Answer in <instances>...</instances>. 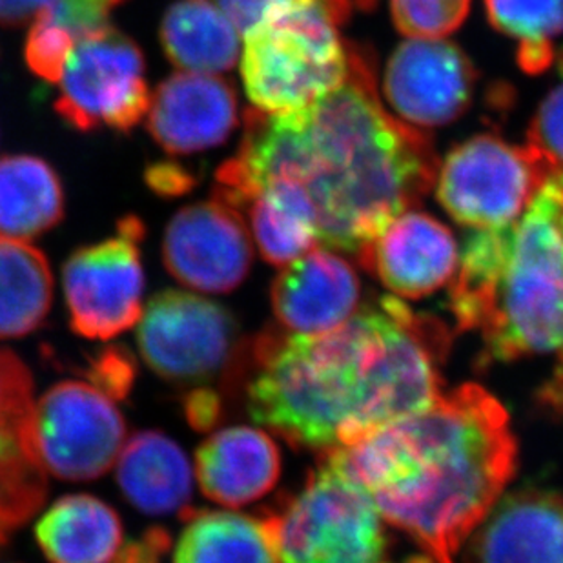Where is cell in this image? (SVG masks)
I'll use <instances>...</instances> for the list:
<instances>
[{
  "label": "cell",
  "instance_id": "1",
  "mask_svg": "<svg viewBox=\"0 0 563 563\" xmlns=\"http://www.w3.org/2000/svg\"><path fill=\"white\" fill-rule=\"evenodd\" d=\"M437 176L431 141L385 110L373 68L351 48L343 85L319 101L298 112L246 113L216 197L241 210L266 185L288 183L309 202L319 245L357 254L415 208Z\"/></svg>",
  "mask_w": 563,
  "mask_h": 563
},
{
  "label": "cell",
  "instance_id": "2",
  "mask_svg": "<svg viewBox=\"0 0 563 563\" xmlns=\"http://www.w3.org/2000/svg\"><path fill=\"white\" fill-rule=\"evenodd\" d=\"M449 346L441 321L396 298L321 334L266 332L255 341L246 410L290 445H349L434 401Z\"/></svg>",
  "mask_w": 563,
  "mask_h": 563
},
{
  "label": "cell",
  "instance_id": "3",
  "mask_svg": "<svg viewBox=\"0 0 563 563\" xmlns=\"http://www.w3.org/2000/svg\"><path fill=\"white\" fill-rule=\"evenodd\" d=\"M334 449L379 515L434 563H454L518 460L507 410L476 383Z\"/></svg>",
  "mask_w": 563,
  "mask_h": 563
},
{
  "label": "cell",
  "instance_id": "4",
  "mask_svg": "<svg viewBox=\"0 0 563 563\" xmlns=\"http://www.w3.org/2000/svg\"><path fill=\"white\" fill-rule=\"evenodd\" d=\"M449 310L457 329L478 332L487 362L563 363V232L545 185L515 223L468 238Z\"/></svg>",
  "mask_w": 563,
  "mask_h": 563
},
{
  "label": "cell",
  "instance_id": "5",
  "mask_svg": "<svg viewBox=\"0 0 563 563\" xmlns=\"http://www.w3.org/2000/svg\"><path fill=\"white\" fill-rule=\"evenodd\" d=\"M338 24L318 0H285L245 33L241 74L257 110L298 112L343 85L351 48Z\"/></svg>",
  "mask_w": 563,
  "mask_h": 563
},
{
  "label": "cell",
  "instance_id": "6",
  "mask_svg": "<svg viewBox=\"0 0 563 563\" xmlns=\"http://www.w3.org/2000/svg\"><path fill=\"white\" fill-rule=\"evenodd\" d=\"M265 523L279 563H376L387 548L373 496L335 449Z\"/></svg>",
  "mask_w": 563,
  "mask_h": 563
},
{
  "label": "cell",
  "instance_id": "7",
  "mask_svg": "<svg viewBox=\"0 0 563 563\" xmlns=\"http://www.w3.org/2000/svg\"><path fill=\"white\" fill-rule=\"evenodd\" d=\"M438 172L441 207L454 221L474 230L515 223L553 177L527 146H512L495 135L460 144Z\"/></svg>",
  "mask_w": 563,
  "mask_h": 563
},
{
  "label": "cell",
  "instance_id": "8",
  "mask_svg": "<svg viewBox=\"0 0 563 563\" xmlns=\"http://www.w3.org/2000/svg\"><path fill=\"white\" fill-rule=\"evenodd\" d=\"M57 82V112L82 132L96 128L128 132L148 112L143 54L112 27L80 41Z\"/></svg>",
  "mask_w": 563,
  "mask_h": 563
},
{
  "label": "cell",
  "instance_id": "9",
  "mask_svg": "<svg viewBox=\"0 0 563 563\" xmlns=\"http://www.w3.org/2000/svg\"><path fill=\"white\" fill-rule=\"evenodd\" d=\"M144 227L124 218L110 240L75 252L64 265L63 283L71 327L88 340H112L143 316Z\"/></svg>",
  "mask_w": 563,
  "mask_h": 563
},
{
  "label": "cell",
  "instance_id": "10",
  "mask_svg": "<svg viewBox=\"0 0 563 563\" xmlns=\"http://www.w3.org/2000/svg\"><path fill=\"white\" fill-rule=\"evenodd\" d=\"M126 440L112 399L82 382L57 383L35 405V441L44 471L68 482L101 478Z\"/></svg>",
  "mask_w": 563,
  "mask_h": 563
},
{
  "label": "cell",
  "instance_id": "11",
  "mask_svg": "<svg viewBox=\"0 0 563 563\" xmlns=\"http://www.w3.org/2000/svg\"><path fill=\"white\" fill-rule=\"evenodd\" d=\"M235 338L238 323L229 310L181 290L157 294L139 319L143 360L168 382L212 379L234 354Z\"/></svg>",
  "mask_w": 563,
  "mask_h": 563
},
{
  "label": "cell",
  "instance_id": "12",
  "mask_svg": "<svg viewBox=\"0 0 563 563\" xmlns=\"http://www.w3.org/2000/svg\"><path fill=\"white\" fill-rule=\"evenodd\" d=\"M163 260L177 282L199 292L240 287L252 265L251 238L240 210L218 197L183 208L166 229Z\"/></svg>",
  "mask_w": 563,
  "mask_h": 563
},
{
  "label": "cell",
  "instance_id": "13",
  "mask_svg": "<svg viewBox=\"0 0 563 563\" xmlns=\"http://www.w3.org/2000/svg\"><path fill=\"white\" fill-rule=\"evenodd\" d=\"M476 71L467 55L440 38H412L394 52L385 96L394 112L415 126L456 121L473 101Z\"/></svg>",
  "mask_w": 563,
  "mask_h": 563
},
{
  "label": "cell",
  "instance_id": "14",
  "mask_svg": "<svg viewBox=\"0 0 563 563\" xmlns=\"http://www.w3.org/2000/svg\"><path fill=\"white\" fill-rule=\"evenodd\" d=\"M46 490L35 441L32 376L13 352L0 349V532L30 520Z\"/></svg>",
  "mask_w": 563,
  "mask_h": 563
},
{
  "label": "cell",
  "instance_id": "15",
  "mask_svg": "<svg viewBox=\"0 0 563 563\" xmlns=\"http://www.w3.org/2000/svg\"><path fill=\"white\" fill-rule=\"evenodd\" d=\"M357 255L388 290L409 299L437 292L457 268L451 230L427 213L410 210L393 219Z\"/></svg>",
  "mask_w": 563,
  "mask_h": 563
},
{
  "label": "cell",
  "instance_id": "16",
  "mask_svg": "<svg viewBox=\"0 0 563 563\" xmlns=\"http://www.w3.org/2000/svg\"><path fill=\"white\" fill-rule=\"evenodd\" d=\"M463 563H563V493L521 489L498 498Z\"/></svg>",
  "mask_w": 563,
  "mask_h": 563
},
{
  "label": "cell",
  "instance_id": "17",
  "mask_svg": "<svg viewBox=\"0 0 563 563\" xmlns=\"http://www.w3.org/2000/svg\"><path fill=\"white\" fill-rule=\"evenodd\" d=\"M235 124L234 90L216 75H172L150 101V133L172 155L197 154L219 146Z\"/></svg>",
  "mask_w": 563,
  "mask_h": 563
},
{
  "label": "cell",
  "instance_id": "18",
  "mask_svg": "<svg viewBox=\"0 0 563 563\" xmlns=\"http://www.w3.org/2000/svg\"><path fill=\"white\" fill-rule=\"evenodd\" d=\"M360 290L351 263L332 251L313 249L277 276L272 285V309L285 329L321 334L357 312Z\"/></svg>",
  "mask_w": 563,
  "mask_h": 563
},
{
  "label": "cell",
  "instance_id": "19",
  "mask_svg": "<svg viewBox=\"0 0 563 563\" xmlns=\"http://www.w3.org/2000/svg\"><path fill=\"white\" fill-rule=\"evenodd\" d=\"M202 495L224 507H241L268 495L282 473L279 449L266 432L230 427L208 438L196 454Z\"/></svg>",
  "mask_w": 563,
  "mask_h": 563
},
{
  "label": "cell",
  "instance_id": "20",
  "mask_svg": "<svg viewBox=\"0 0 563 563\" xmlns=\"http://www.w3.org/2000/svg\"><path fill=\"white\" fill-rule=\"evenodd\" d=\"M118 482L128 501L146 515L187 510L194 489L190 460L161 432H137L118 457Z\"/></svg>",
  "mask_w": 563,
  "mask_h": 563
},
{
  "label": "cell",
  "instance_id": "21",
  "mask_svg": "<svg viewBox=\"0 0 563 563\" xmlns=\"http://www.w3.org/2000/svg\"><path fill=\"white\" fill-rule=\"evenodd\" d=\"M52 563H112L123 542L118 512L93 496L60 498L35 529Z\"/></svg>",
  "mask_w": 563,
  "mask_h": 563
},
{
  "label": "cell",
  "instance_id": "22",
  "mask_svg": "<svg viewBox=\"0 0 563 563\" xmlns=\"http://www.w3.org/2000/svg\"><path fill=\"white\" fill-rule=\"evenodd\" d=\"M161 43L177 68L216 75L238 60L240 30L210 0H181L166 11Z\"/></svg>",
  "mask_w": 563,
  "mask_h": 563
},
{
  "label": "cell",
  "instance_id": "23",
  "mask_svg": "<svg viewBox=\"0 0 563 563\" xmlns=\"http://www.w3.org/2000/svg\"><path fill=\"white\" fill-rule=\"evenodd\" d=\"M64 212L59 177L37 157L0 159V234L32 240L54 229Z\"/></svg>",
  "mask_w": 563,
  "mask_h": 563
},
{
  "label": "cell",
  "instance_id": "24",
  "mask_svg": "<svg viewBox=\"0 0 563 563\" xmlns=\"http://www.w3.org/2000/svg\"><path fill=\"white\" fill-rule=\"evenodd\" d=\"M54 279L43 252L0 234V340L21 338L43 324Z\"/></svg>",
  "mask_w": 563,
  "mask_h": 563
},
{
  "label": "cell",
  "instance_id": "25",
  "mask_svg": "<svg viewBox=\"0 0 563 563\" xmlns=\"http://www.w3.org/2000/svg\"><path fill=\"white\" fill-rule=\"evenodd\" d=\"M174 563H279V559L265 520L205 510L188 518Z\"/></svg>",
  "mask_w": 563,
  "mask_h": 563
},
{
  "label": "cell",
  "instance_id": "26",
  "mask_svg": "<svg viewBox=\"0 0 563 563\" xmlns=\"http://www.w3.org/2000/svg\"><path fill=\"white\" fill-rule=\"evenodd\" d=\"M124 0H52L33 22L26 63L33 74L57 82L71 49L110 27V16Z\"/></svg>",
  "mask_w": 563,
  "mask_h": 563
},
{
  "label": "cell",
  "instance_id": "27",
  "mask_svg": "<svg viewBox=\"0 0 563 563\" xmlns=\"http://www.w3.org/2000/svg\"><path fill=\"white\" fill-rule=\"evenodd\" d=\"M252 235L263 260L287 266L318 245L312 210L303 194L288 183H271L246 205Z\"/></svg>",
  "mask_w": 563,
  "mask_h": 563
},
{
  "label": "cell",
  "instance_id": "28",
  "mask_svg": "<svg viewBox=\"0 0 563 563\" xmlns=\"http://www.w3.org/2000/svg\"><path fill=\"white\" fill-rule=\"evenodd\" d=\"M490 24L520 43L521 68L540 74L553 60V38L563 33V0H485Z\"/></svg>",
  "mask_w": 563,
  "mask_h": 563
},
{
  "label": "cell",
  "instance_id": "29",
  "mask_svg": "<svg viewBox=\"0 0 563 563\" xmlns=\"http://www.w3.org/2000/svg\"><path fill=\"white\" fill-rule=\"evenodd\" d=\"M471 0H390L393 21L409 38H443L467 16Z\"/></svg>",
  "mask_w": 563,
  "mask_h": 563
},
{
  "label": "cell",
  "instance_id": "30",
  "mask_svg": "<svg viewBox=\"0 0 563 563\" xmlns=\"http://www.w3.org/2000/svg\"><path fill=\"white\" fill-rule=\"evenodd\" d=\"M527 148L551 174L563 172V85L554 88L532 119Z\"/></svg>",
  "mask_w": 563,
  "mask_h": 563
},
{
  "label": "cell",
  "instance_id": "31",
  "mask_svg": "<svg viewBox=\"0 0 563 563\" xmlns=\"http://www.w3.org/2000/svg\"><path fill=\"white\" fill-rule=\"evenodd\" d=\"M279 2L285 0H218V5L229 15L230 21L234 22L241 35H245L263 19L272 5ZM318 2L327 5L340 22H345L352 13V0H318Z\"/></svg>",
  "mask_w": 563,
  "mask_h": 563
},
{
  "label": "cell",
  "instance_id": "32",
  "mask_svg": "<svg viewBox=\"0 0 563 563\" xmlns=\"http://www.w3.org/2000/svg\"><path fill=\"white\" fill-rule=\"evenodd\" d=\"M170 548V538L165 531L154 529L141 542L128 543L124 551L115 554V563H161V556Z\"/></svg>",
  "mask_w": 563,
  "mask_h": 563
},
{
  "label": "cell",
  "instance_id": "33",
  "mask_svg": "<svg viewBox=\"0 0 563 563\" xmlns=\"http://www.w3.org/2000/svg\"><path fill=\"white\" fill-rule=\"evenodd\" d=\"M219 398L208 390H199L188 396L187 415L191 426L199 431H207L218 421L219 418Z\"/></svg>",
  "mask_w": 563,
  "mask_h": 563
},
{
  "label": "cell",
  "instance_id": "34",
  "mask_svg": "<svg viewBox=\"0 0 563 563\" xmlns=\"http://www.w3.org/2000/svg\"><path fill=\"white\" fill-rule=\"evenodd\" d=\"M49 4L52 0H0V26H24Z\"/></svg>",
  "mask_w": 563,
  "mask_h": 563
},
{
  "label": "cell",
  "instance_id": "35",
  "mask_svg": "<svg viewBox=\"0 0 563 563\" xmlns=\"http://www.w3.org/2000/svg\"><path fill=\"white\" fill-rule=\"evenodd\" d=\"M148 181L155 190L165 196H179L191 187L187 172L174 165H157L148 172Z\"/></svg>",
  "mask_w": 563,
  "mask_h": 563
},
{
  "label": "cell",
  "instance_id": "36",
  "mask_svg": "<svg viewBox=\"0 0 563 563\" xmlns=\"http://www.w3.org/2000/svg\"><path fill=\"white\" fill-rule=\"evenodd\" d=\"M545 187L549 188L551 196H553L556 218H559L560 229L563 232V172L562 174H554L553 177H549Z\"/></svg>",
  "mask_w": 563,
  "mask_h": 563
},
{
  "label": "cell",
  "instance_id": "37",
  "mask_svg": "<svg viewBox=\"0 0 563 563\" xmlns=\"http://www.w3.org/2000/svg\"><path fill=\"white\" fill-rule=\"evenodd\" d=\"M410 563H434L431 559H427V556H420V559H415Z\"/></svg>",
  "mask_w": 563,
  "mask_h": 563
}]
</instances>
